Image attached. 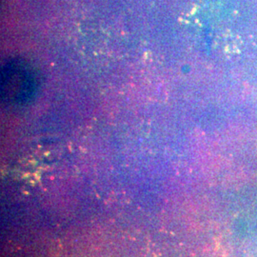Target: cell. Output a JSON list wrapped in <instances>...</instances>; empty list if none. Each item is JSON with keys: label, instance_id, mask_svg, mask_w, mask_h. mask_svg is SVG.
I'll list each match as a JSON object with an SVG mask.
<instances>
[{"label": "cell", "instance_id": "obj_1", "mask_svg": "<svg viewBox=\"0 0 257 257\" xmlns=\"http://www.w3.org/2000/svg\"><path fill=\"white\" fill-rule=\"evenodd\" d=\"M39 89V80L33 67L21 59H11L2 67L1 97L12 107L26 106Z\"/></svg>", "mask_w": 257, "mask_h": 257}]
</instances>
